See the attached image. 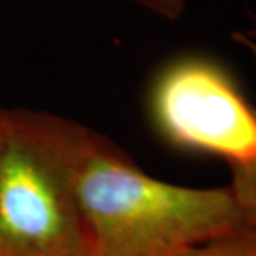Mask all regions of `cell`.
I'll use <instances>...</instances> for the list:
<instances>
[{
    "mask_svg": "<svg viewBox=\"0 0 256 256\" xmlns=\"http://www.w3.org/2000/svg\"><path fill=\"white\" fill-rule=\"evenodd\" d=\"M76 182L88 256H178L254 225L229 185L192 188L154 178L86 126Z\"/></svg>",
    "mask_w": 256,
    "mask_h": 256,
    "instance_id": "obj_1",
    "label": "cell"
},
{
    "mask_svg": "<svg viewBox=\"0 0 256 256\" xmlns=\"http://www.w3.org/2000/svg\"><path fill=\"white\" fill-rule=\"evenodd\" d=\"M82 124L6 108L0 146V256H88L76 182Z\"/></svg>",
    "mask_w": 256,
    "mask_h": 256,
    "instance_id": "obj_2",
    "label": "cell"
},
{
    "mask_svg": "<svg viewBox=\"0 0 256 256\" xmlns=\"http://www.w3.org/2000/svg\"><path fill=\"white\" fill-rule=\"evenodd\" d=\"M151 122L168 146L232 166L256 160V108L215 57L186 53L158 70L148 92Z\"/></svg>",
    "mask_w": 256,
    "mask_h": 256,
    "instance_id": "obj_3",
    "label": "cell"
},
{
    "mask_svg": "<svg viewBox=\"0 0 256 256\" xmlns=\"http://www.w3.org/2000/svg\"><path fill=\"white\" fill-rule=\"evenodd\" d=\"M235 42L248 48V52L256 60V40L248 37L245 33H234ZM230 190L244 208L249 220L256 225V160L248 164L230 168Z\"/></svg>",
    "mask_w": 256,
    "mask_h": 256,
    "instance_id": "obj_4",
    "label": "cell"
},
{
    "mask_svg": "<svg viewBox=\"0 0 256 256\" xmlns=\"http://www.w3.org/2000/svg\"><path fill=\"white\" fill-rule=\"evenodd\" d=\"M178 256H256V225L204 242Z\"/></svg>",
    "mask_w": 256,
    "mask_h": 256,
    "instance_id": "obj_5",
    "label": "cell"
},
{
    "mask_svg": "<svg viewBox=\"0 0 256 256\" xmlns=\"http://www.w3.org/2000/svg\"><path fill=\"white\" fill-rule=\"evenodd\" d=\"M134 6L146 10L158 18L175 22L186 9L188 0H124Z\"/></svg>",
    "mask_w": 256,
    "mask_h": 256,
    "instance_id": "obj_6",
    "label": "cell"
},
{
    "mask_svg": "<svg viewBox=\"0 0 256 256\" xmlns=\"http://www.w3.org/2000/svg\"><path fill=\"white\" fill-rule=\"evenodd\" d=\"M4 114H6V108L0 107V146L3 140V130H4Z\"/></svg>",
    "mask_w": 256,
    "mask_h": 256,
    "instance_id": "obj_7",
    "label": "cell"
},
{
    "mask_svg": "<svg viewBox=\"0 0 256 256\" xmlns=\"http://www.w3.org/2000/svg\"><path fill=\"white\" fill-rule=\"evenodd\" d=\"M245 34H246L248 37H250V38H255L256 40V28H254V30H249V32H246Z\"/></svg>",
    "mask_w": 256,
    "mask_h": 256,
    "instance_id": "obj_8",
    "label": "cell"
}]
</instances>
